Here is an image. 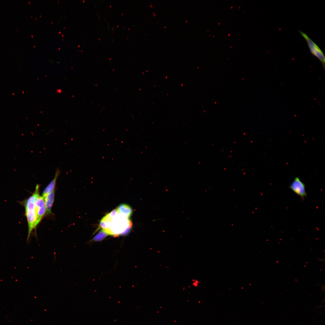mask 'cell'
Returning a JSON list of instances; mask_svg holds the SVG:
<instances>
[{"mask_svg":"<svg viewBox=\"0 0 325 325\" xmlns=\"http://www.w3.org/2000/svg\"><path fill=\"white\" fill-rule=\"evenodd\" d=\"M299 32L306 41L312 54L317 58L321 63L324 70L325 69L324 55L318 46L305 33L299 30Z\"/></svg>","mask_w":325,"mask_h":325,"instance_id":"3957f363","label":"cell"},{"mask_svg":"<svg viewBox=\"0 0 325 325\" xmlns=\"http://www.w3.org/2000/svg\"><path fill=\"white\" fill-rule=\"evenodd\" d=\"M289 188L303 200L307 196L305 185L298 177H296L289 186Z\"/></svg>","mask_w":325,"mask_h":325,"instance_id":"5b68a950","label":"cell"},{"mask_svg":"<svg viewBox=\"0 0 325 325\" xmlns=\"http://www.w3.org/2000/svg\"><path fill=\"white\" fill-rule=\"evenodd\" d=\"M35 205L36 219L35 226V228L40 223L46 212L44 199L39 194L36 200Z\"/></svg>","mask_w":325,"mask_h":325,"instance_id":"277c9868","label":"cell"},{"mask_svg":"<svg viewBox=\"0 0 325 325\" xmlns=\"http://www.w3.org/2000/svg\"><path fill=\"white\" fill-rule=\"evenodd\" d=\"M107 235V234L103 230L101 231L94 238V240H97L101 239L104 238Z\"/></svg>","mask_w":325,"mask_h":325,"instance_id":"9c48e42d","label":"cell"},{"mask_svg":"<svg viewBox=\"0 0 325 325\" xmlns=\"http://www.w3.org/2000/svg\"><path fill=\"white\" fill-rule=\"evenodd\" d=\"M39 184H37L35 190L32 195L21 202L24 207L25 215L28 223L27 242L29 241L33 230L35 229V226L36 219L35 202L37 197L39 194Z\"/></svg>","mask_w":325,"mask_h":325,"instance_id":"7a4b0ae2","label":"cell"},{"mask_svg":"<svg viewBox=\"0 0 325 325\" xmlns=\"http://www.w3.org/2000/svg\"><path fill=\"white\" fill-rule=\"evenodd\" d=\"M117 209L120 213L128 218L130 217L132 212L130 207L125 204L120 205Z\"/></svg>","mask_w":325,"mask_h":325,"instance_id":"ba28073f","label":"cell"},{"mask_svg":"<svg viewBox=\"0 0 325 325\" xmlns=\"http://www.w3.org/2000/svg\"><path fill=\"white\" fill-rule=\"evenodd\" d=\"M118 212L116 216V209L104 217L100 225L107 234L118 235L127 231L131 224L128 218Z\"/></svg>","mask_w":325,"mask_h":325,"instance_id":"6da1fadb","label":"cell"},{"mask_svg":"<svg viewBox=\"0 0 325 325\" xmlns=\"http://www.w3.org/2000/svg\"><path fill=\"white\" fill-rule=\"evenodd\" d=\"M54 190L49 193L44 198L46 208V215H48L51 214V209L54 200Z\"/></svg>","mask_w":325,"mask_h":325,"instance_id":"52a82bcc","label":"cell"},{"mask_svg":"<svg viewBox=\"0 0 325 325\" xmlns=\"http://www.w3.org/2000/svg\"><path fill=\"white\" fill-rule=\"evenodd\" d=\"M60 172L59 168L56 169L54 178L45 187L42 192V196L44 199L48 194L55 190L57 180Z\"/></svg>","mask_w":325,"mask_h":325,"instance_id":"8992f818","label":"cell"}]
</instances>
